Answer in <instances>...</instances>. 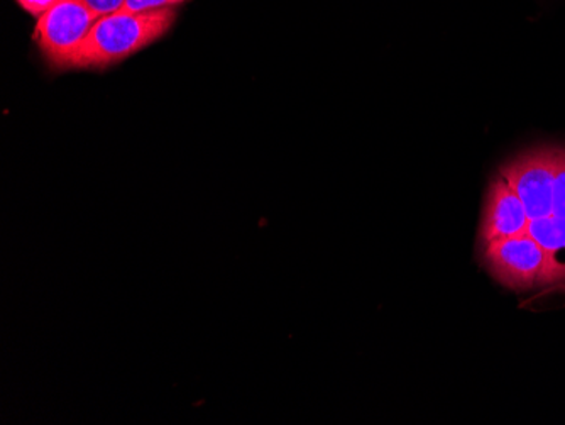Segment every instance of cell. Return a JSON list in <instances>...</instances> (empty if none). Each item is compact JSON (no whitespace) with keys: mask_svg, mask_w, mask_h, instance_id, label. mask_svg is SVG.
I'll use <instances>...</instances> for the list:
<instances>
[{"mask_svg":"<svg viewBox=\"0 0 565 425\" xmlns=\"http://www.w3.org/2000/svg\"><path fill=\"white\" fill-rule=\"evenodd\" d=\"M552 215L565 219V148H557L554 195H552Z\"/></svg>","mask_w":565,"mask_h":425,"instance_id":"7","label":"cell"},{"mask_svg":"<svg viewBox=\"0 0 565 425\" xmlns=\"http://www.w3.org/2000/svg\"><path fill=\"white\" fill-rule=\"evenodd\" d=\"M97 15L82 0H58L36 22V43L53 68L70 70Z\"/></svg>","mask_w":565,"mask_h":425,"instance_id":"2","label":"cell"},{"mask_svg":"<svg viewBox=\"0 0 565 425\" xmlns=\"http://www.w3.org/2000/svg\"><path fill=\"white\" fill-rule=\"evenodd\" d=\"M530 221L532 219L526 214L525 205L515 190L511 189L503 174L498 173L486 193L479 226L481 244L529 233Z\"/></svg>","mask_w":565,"mask_h":425,"instance_id":"5","label":"cell"},{"mask_svg":"<svg viewBox=\"0 0 565 425\" xmlns=\"http://www.w3.org/2000/svg\"><path fill=\"white\" fill-rule=\"evenodd\" d=\"M555 164L557 148H539L520 155L500 170L522 200L532 221L552 215Z\"/></svg>","mask_w":565,"mask_h":425,"instance_id":"4","label":"cell"},{"mask_svg":"<svg viewBox=\"0 0 565 425\" xmlns=\"http://www.w3.org/2000/svg\"><path fill=\"white\" fill-rule=\"evenodd\" d=\"M56 2H58V0H18V4L21 6L24 11L36 15V18L43 15L44 12H46L47 9L53 8Z\"/></svg>","mask_w":565,"mask_h":425,"instance_id":"10","label":"cell"},{"mask_svg":"<svg viewBox=\"0 0 565 425\" xmlns=\"http://www.w3.org/2000/svg\"><path fill=\"white\" fill-rule=\"evenodd\" d=\"M174 21L173 9L141 14L104 15L95 21L70 68L104 70L129 59L163 36Z\"/></svg>","mask_w":565,"mask_h":425,"instance_id":"1","label":"cell"},{"mask_svg":"<svg viewBox=\"0 0 565 425\" xmlns=\"http://www.w3.org/2000/svg\"><path fill=\"white\" fill-rule=\"evenodd\" d=\"M529 233L545 253L542 287L565 284V219L557 215L533 219Z\"/></svg>","mask_w":565,"mask_h":425,"instance_id":"6","label":"cell"},{"mask_svg":"<svg viewBox=\"0 0 565 425\" xmlns=\"http://www.w3.org/2000/svg\"><path fill=\"white\" fill-rule=\"evenodd\" d=\"M481 246L482 263L498 284L516 291L542 287L545 253L530 233Z\"/></svg>","mask_w":565,"mask_h":425,"instance_id":"3","label":"cell"},{"mask_svg":"<svg viewBox=\"0 0 565 425\" xmlns=\"http://www.w3.org/2000/svg\"><path fill=\"white\" fill-rule=\"evenodd\" d=\"M185 0H126L117 12L122 14H141V12L161 11L182 4Z\"/></svg>","mask_w":565,"mask_h":425,"instance_id":"8","label":"cell"},{"mask_svg":"<svg viewBox=\"0 0 565 425\" xmlns=\"http://www.w3.org/2000/svg\"><path fill=\"white\" fill-rule=\"evenodd\" d=\"M97 18H104V15L116 14L120 8H122L126 0H82Z\"/></svg>","mask_w":565,"mask_h":425,"instance_id":"9","label":"cell"}]
</instances>
